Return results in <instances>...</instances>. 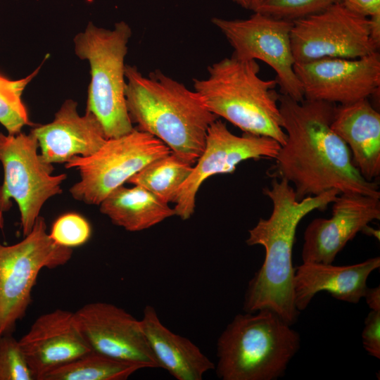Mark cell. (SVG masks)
<instances>
[{
    "label": "cell",
    "mask_w": 380,
    "mask_h": 380,
    "mask_svg": "<svg viewBox=\"0 0 380 380\" xmlns=\"http://www.w3.org/2000/svg\"><path fill=\"white\" fill-rule=\"evenodd\" d=\"M336 106L322 101H298L280 94L286 140L267 175L293 183L298 201L331 189L380 198L379 184L362 177L349 148L331 129Z\"/></svg>",
    "instance_id": "cell-1"
},
{
    "label": "cell",
    "mask_w": 380,
    "mask_h": 380,
    "mask_svg": "<svg viewBox=\"0 0 380 380\" xmlns=\"http://www.w3.org/2000/svg\"><path fill=\"white\" fill-rule=\"evenodd\" d=\"M263 193L272 202L267 219L260 218L248 231V246L260 245L265 250L264 262L250 281L245 293L243 310L255 312L268 309L291 326L299 311L294 302V274L292 263L295 234L300 220L315 210H324L341 192L331 189L301 201L285 179L272 178Z\"/></svg>",
    "instance_id": "cell-2"
},
{
    "label": "cell",
    "mask_w": 380,
    "mask_h": 380,
    "mask_svg": "<svg viewBox=\"0 0 380 380\" xmlns=\"http://www.w3.org/2000/svg\"><path fill=\"white\" fill-rule=\"evenodd\" d=\"M125 73L126 106L134 128L194 165L205 148L210 125L219 118L198 92L159 70L144 76L136 66L125 65Z\"/></svg>",
    "instance_id": "cell-3"
},
{
    "label": "cell",
    "mask_w": 380,
    "mask_h": 380,
    "mask_svg": "<svg viewBox=\"0 0 380 380\" xmlns=\"http://www.w3.org/2000/svg\"><path fill=\"white\" fill-rule=\"evenodd\" d=\"M208 71L206 79H194V87L214 115L244 133L272 138L281 146L285 144L280 94L275 90L277 82L260 77L256 61L232 56L209 65Z\"/></svg>",
    "instance_id": "cell-4"
},
{
    "label": "cell",
    "mask_w": 380,
    "mask_h": 380,
    "mask_svg": "<svg viewBox=\"0 0 380 380\" xmlns=\"http://www.w3.org/2000/svg\"><path fill=\"white\" fill-rule=\"evenodd\" d=\"M300 343L298 333L270 310L236 315L217 338L216 374L222 380H275Z\"/></svg>",
    "instance_id": "cell-5"
},
{
    "label": "cell",
    "mask_w": 380,
    "mask_h": 380,
    "mask_svg": "<svg viewBox=\"0 0 380 380\" xmlns=\"http://www.w3.org/2000/svg\"><path fill=\"white\" fill-rule=\"evenodd\" d=\"M132 30L125 21L113 30L89 22L73 39L75 53L90 66L86 111L99 121L107 139L128 134L134 129L126 106L125 65Z\"/></svg>",
    "instance_id": "cell-6"
},
{
    "label": "cell",
    "mask_w": 380,
    "mask_h": 380,
    "mask_svg": "<svg viewBox=\"0 0 380 380\" xmlns=\"http://www.w3.org/2000/svg\"><path fill=\"white\" fill-rule=\"evenodd\" d=\"M72 255V248L51 238L42 216L22 241L8 246L0 242V336L12 334L25 315L40 271L64 265Z\"/></svg>",
    "instance_id": "cell-7"
},
{
    "label": "cell",
    "mask_w": 380,
    "mask_h": 380,
    "mask_svg": "<svg viewBox=\"0 0 380 380\" xmlns=\"http://www.w3.org/2000/svg\"><path fill=\"white\" fill-rule=\"evenodd\" d=\"M171 152L158 138L134 127L128 134L108 139L91 156H74L65 163L66 169L80 173L70 194L78 201L99 205L147 164Z\"/></svg>",
    "instance_id": "cell-8"
},
{
    "label": "cell",
    "mask_w": 380,
    "mask_h": 380,
    "mask_svg": "<svg viewBox=\"0 0 380 380\" xmlns=\"http://www.w3.org/2000/svg\"><path fill=\"white\" fill-rule=\"evenodd\" d=\"M0 163L4 181L0 186V210L11 207V200L18 206L23 236L28 234L44 203L63 192L65 173L53 175L52 164L45 162L39 152L34 134L0 132Z\"/></svg>",
    "instance_id": "cell-9"
},
{
    "label": "cell",
    "mask_w": 380,
    "mask_h": 380,
    "mask_svg": "<svg viewBox=\"0 0 380 380\" xmlns=\"http://www.w3.org/2000/svg\"><path fill=\"white\" fill-rule=\"evenodd\" d=\"M240 60H260L276 73L281 94L298 101L304 100L301 84L294 70L291 31L293 22L259 13L246 19L212 18Z\"/></svg>",
    "instance_id": "cell-10"
},
{
    "label": "cell",
    "mask_w": 380,
    "mask_h": 380,
    "mask_svg": "<svg viewBox=\"0 0 380 380\" xmlns=\"http://www.w3.org/2000/svg\"><path fill=\"white\" fill-rule=\"evenodd\" d=\"M291 43L296 63L359 58L379 51L369 37V18L352 13L341 3L293 21Z\"/></svg>",
    "instance_id": "cell-11"
},
{
    "label": "cell",
    "mask_w": 380,
    "mask_h": 380,
    "mask_svg": "<svg viewBox=\"0 0 380 380\" xmlns=\"http://www.w3.org/2000/svg\"><path fill=\"white\" fill-rule=\"evenodd\" d=\"M281 148L272 138L231 132L220 119L209 127L205 148L193 166L192 171L179 190L175 201V215L186 220L195 210L197 192L208 177L232 173L238 164L248 159L274 158Z\"/></svg>",
    "instance_id": "cell-12"
},
{
    "label": "cell",
    "mask_w": 380,
    "mask_h": 380,
    "mask_svg": "<svg viewBox=\"0 0 380 380\" xmlns=\"http://www.w3.org/2000/svg\"><path fill=\"white\" fill-rule=\"evenodd\" d=\"M304 99L348 104L377 92L380 87V54L359 58H324L295 63Z\"/></svg>",
    "instance_id": "cell-13"
},
{
    "label": "cell",
    "mask_w": 380,
    "mask_h": 380,
    "mask_svg": "<svg viewBox=\"0 0 380 380\" xmlns=\"http://www.w3.org/2000/svg\"><path fill=\"white\" fill-rule=\"evenodd\" d=\"M76 324L92 351L144 368H160L140 320L114 304L94 302L74 312Z\"/></svg>",
    "instance_id": "cell-14"
},
{
    "label": "cell",
    "mask_w": 380,
    "mask_h": 380,
    "mask_svg": "<svg viewBox=\"0 0 380 380\" xmlns=\"http://www.w3.org/2000/svg\"><path fill=\"white\" fill-rule=\"evenodd\" d=\"M380 198L341 193L329 218L314 219L304 232L303 262L331 264L337 254L368 224L380 219Z\"/></svg>",
    "instance_id": "cell-15"
},
{
    "label": "cell",
    "mask_w": 380,
    "mask_h": 380,
    "mask_svg": "<svg viewBox=\"0 0 380 380\" xmlns=\"http://www.w3.org/2000/svg\"><path fill=\"white\" fill-rule=\"evenodd\" d=\"M19 342L36 380L91 350L74 312L63 309L40 315Z\"/></svg>",
    "instance_id": "cell-16"
},
{
    "label": "cell",
    "mask_w": 380,
    "mask_h": 380,
    "mask_svg": "<svg viewBox=\"0 0 380 380\" xmlns=\"http://www.w3.org/2000/svg\"><path fill=\"white\" fill-rule=\"evenodd\" d=\"M30 131L37 139L41 157L52 165L91 156L108 139L98 119L88 111L80 115L72 99L63 103L51 122Z\"/></svg>",
    "instance_id": "cell-17"
},
{
    "label": "cell",
    "mask_w": 380,
    "mask_h": 380,
    "mask_svg": "<svg viewBox=\"0 0 380 380\" xmlns=\"http://www.w3.org/2000/svg\"><path fill=\"white\" fill-rule=\"evenodd\" d=\"M379 266V257L346 266L303 262L294 274L296 308L299 312L305 310L314 296L322 291L336 299L356 304L365 296L369 275Z\"/></svg>",
    "instance_id": "cell-18"
},
{
    "label": "cell",
    "mask_w": 380,
    "mask_h": 380,
    "mask_svg": "<svg viewBox=\"0 0 380 380\" xmlns=\"http://www.w3.org/2000/svg\"><path fill=\"white\" fill-rule=\"evenodd\" d=\"M331 127L349 148L362 177L376 182L380 175L379 112L368 99L336 105Z\"/></svg>",
    "instance_id": "cell-19"
},
{
    "label": "cell",
    "mask_w": 380,
    "mask_h": 380,
    "mask_svg": "<svg viewBox=\"0 0 380 380\" xmlns=\"http://www.w3.org/2000/svg\"><path fill=\"white\" fill-rule=\"evenodd\" d=\"M141 326L160 368L177 380H202L215 365L189 338L177 334L160 321L156 310L147 305Z\"/></svg>",
    "instance_id": "cell-20"
},
{
    "label": "cell",
    "mask_w": 380,
    "mask_h": 380,
    "mask_svg": "<svg viewBox=\"0 0 380 380\" xmlns=\"http://www.w3.org/2000/svg\"><path fill=\"white\" fill-rule=\"evenodd\" d=\"M101 213L129 232L149 229L175 215L174 208L141 186H119L99 205Z\"/></svg>",
    "instance_id": "cell-21"
},
{
    "label": "cell",
    "mask_w": 380,
    "mask_h": 380,
    "mask_svg": "<svg viewBox=\"0 0 380 380\" xmlns=\"http://www.w3.org/2000/svg\"><path fill=\"white\" fill-rule=\"evenodd\" d=\"M192 169L193 164L171 152L147 164L127 183L141 186L165 203H175Z\"/></svg>",
    "instance_id": "cell-22"
},
{
    "label": "cell",
    "mask_w": 380,
    "mask_h": 380,
    "mask_svg": "<svg viewBox=\"0 0 380 380\" xmlns=\"http://www.w3.org/2000/svg\"><path fill=\"white\" fill-rule=\"evenodd\" d=\"M141 369L91 350L51 370L40 380H125Z\"/></svg>",
    "instance_id": "cell-23"
},
{
    "label": "cell",
    "mask_w": 380,
    "mask_h": 380,
    "mask_svg": "<svg viewBox=\"0 0 380 380\" xmlns=\"http://www.w3.org/2000/svg\"><path fill=\"white\" fill-rule=\"evenodd\" d=\"M40 67L18 80H11L0 73V123L8 134H18L24 126L32 125L22 95L27 85L37 75Z\"/></svg>",
    "instance_id": "cell-24"
},
{
    "label": "cell",
    "mask_w": 380,
    "mask_h": 380,
    "mask_svg": "<svg viewBox=\"0 0 380 380\" xmlns=\"http://www.w3.org/2000/svg\"><path fill=\"white\" fill-rule=\"evenodd\" d=\"M341 0H251L250 9L274 18L294 21L320 12Z\"/></svg>",
    "instance_id": "cell-25"
},
{
    "label": "cell",
    "mask_w": 380,
    "mask_h": 380,
    "mask_svg": "<svg viewBox=\"0 0 380 380\" xmlns=\"http://www.w3.org/2000/svg\"><path fill=\"white\" fill-rule=\"evenodd\" d=\"M26 356L12 334L0 336V380H34Z\"/></svg>",
    "instance_id": "cell-26"
},
{
    "label": "cell",
    "mask_w": 380,
    "mask_h": 380,
    "mask_svg": "<svg viewBox=\"0 0 380 380\" xmlns=\"http://www.w3.org/2000/svg\"><path fill=\"white\" fill-rule=\"evenodd\" d=\"M91 235L89 222L82 215L65 213L53 223L49 236L58 244L72 248L88 241Z\"/></svg>",
    "instance_id": "cell-27"
},
{
    "label": "cell",
    "mask_w": 380,
    "mask_h": 380,
    "mask_svg": "<svg viewBox=\"0 0 380 380\" xmlns=\"http://www.w3.org/2000/svg\"><path fill=\"white\" fill-rule=\"evenodd\" d=\"M363 346L372 356L380 358V311L371 310L365 320Z\"/></svg>",
    "instance_id": "cell-28"
},
{
    "label": "cell",
    "mask_w": 380,
    "mask_h": 380,
    "mask_svg": "<svg viewBox=\"0 0 380 380\" xmlns=\"http://www.w3.org/2000/svg\"><path fill=\"white\" fill-rule=\"evenodd\" d=\"M341 4L360 16L369 18L380 13V0H341Z\"/></svg>",
    "instance_id": "cell-29"
},
{
    "label": "cell",
    "mask_w": 380,
    "mask_h": 380,
    "mask_svg": "<svg viewBox=\"0 0 380 380\" xmlns=\"http://www.w3.org/2000/svg\"><path fill=\"white\" fill-rule=\"evenodd\" d=\"M369 37L377 50L380 47V13L369 18Z\"/></svg>",
    "instance_id": "cell-30"
},
{
    "label": "cell",
    "mask_w": 380,
    "mask_h": 380,
    "mask_svg": "<svg viewBox=\"0 0 380 380\" xmlns=\"http://www.w3.org/2000/svg\"><path fill=\"white\" fill-rule=\"evenodd\" d=\"M364 297L372 310L380 311V287L367 288Z\"/></svg>",
    "instance_id": "cell-31"
},
{
    "label": "cell",
    "mask_w": 380,
    "mask_h": 380,
    "mask_svg": "<svg viewBox=\"0 0 380 380\" xmlns=\"http://www.w3.org/2000/svg\"><path fill=\"white\" fill-rule=\"evenodd\" d=\"M245 9H250L251 0H231Z\"/></svg>",
    "instance_id": "cell-32"
},
{
    "label": "cell",
    "mask_w": 380,
    "mask_h": 380,
    "mask_svg": "<svg viewBox=\"0 0 380 380\" xmlns=\"http://www.w3.org/2000/svg\"><path fill=\"white\" fill-rule=\"evenodd\" d=\"M4 212L0 210V229L4 227Z\"/></svg>",
    "instance_id": "cell-33"
}]
</instances>
